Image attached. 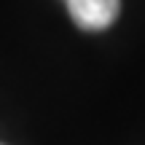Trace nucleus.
Wrapping results in <instances>:
<instances>
[{
	"label": "nucleus",
	"instance_id": "1",
	"mask_svg": "<svg viewBox=\"0 0 145 145\" xmlns=\"http://www.w3.org/2000/svg\"><path fill=\"white\" fill-rule=\"evenodd\" d=\"M65 3L72 22L89 32L108 30L121 11V0H65Z\"/></svg>",
	"mask_w": 145,
	"mask_h": 145
},
{
	"label": "nucleus",
	"instance_id": "2",
	"mask_svg": "<svg viewBox=\"0 0 145 145\" xmlns=\"http://www.w3.org/2000/svg\"><path fill=\"white\" fill-rule=\"evenodd\" d=\"M0 145H3V142H0Z\"/></svg>",
	"mask_w": 145,
	"mask_h": 145
}]
</instances>
